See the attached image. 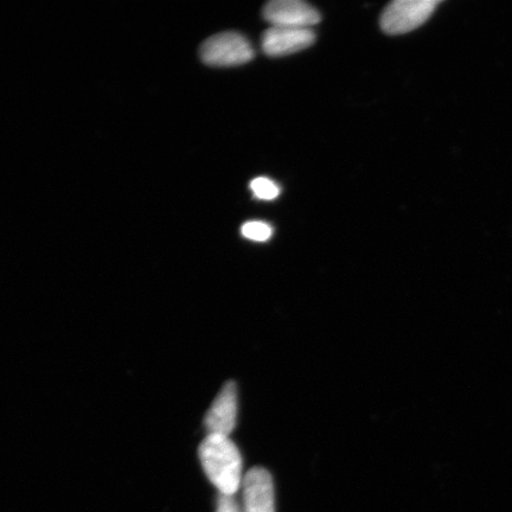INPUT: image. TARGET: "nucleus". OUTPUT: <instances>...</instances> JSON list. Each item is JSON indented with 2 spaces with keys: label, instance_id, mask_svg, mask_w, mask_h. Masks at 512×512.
<instances>
[{
  "label": "nucleus",
  "instance_id": "1",
  "mask_svg": "<svg viewBox=\"0 0 512 512\" xmlns=\"http://www.w3.org/2000/svg\"><path fill=\"white\" fill-rule=\"evenodd\" d=\"M198 457L210 483L220 495L235 496L241 489L242 457L229 437L209 434L198 448Z\"/></svg>",
  "mask_w": 512,
  "mask_h": 512
},
{
  "label": "nucleus",
  "instance_id": "2",
  "mask_svg": "<svg viewBox=\"0 0 512 512\" xmlns=\"http://www.w3.org/2000/svg\"><path fill=\"white\" fill-rule=\"evenodd\" d=\"M200 55L208 66L236 67L252 61L254 50L247 38L238 32H222L202 44Z\"/></svg>",
  "mask_w": 512,
  "mask_h": 512
},
{
  "label": "nucleus",
  "instance_id": "3",
  "mask_svg": "<svg viewBox=\"0 0 512 512\" xmlns=\"http://www.w3.org/2000/svg\"><path fill=\"white\" fill-rule=\"evenodd\" d=\"M435 0H396L384 9L381 28L388 35H402L418 29L437 9Z\"/></svg>",
  "mask_w": 512,
  "mask_h": 512
},
{
  "label": "nucleus",
  "instance_id": "4",
  "mask_svg": "<svg viewBox=\"0 0 512 512\" xmlns=\"http://www.w3.org/2000/svg\"><path fill=\"white\" fill-rule=\"evenodd\" d=\"M262 15L272 27L279 28L310 29L322 19L313 6L299 0H273Z\"/></svg>",
  "mask_w": 512,
  "mask_h": 512
},
{
  "label": "nucleus",
  "instance_id": "5",
  "mask_svg": "<svg viewBox=\"0 0 512 512\" xmlns=\"http://www.w3.org/2000/svg\"><path fill=\"white\" fill-rule=\"evenodd\" d=\"M242 512H275L274 484L264 467H253L242 480Z\"/></svg>",
  "mask_w": 512,
  "mask_h": 512
},
{
  "label": "nucleus",
  "instance_id": "6",
  "mask_svg": "<svg viewBox=\"0 0 512 512\" xmlns=\"http://www.w3.org/2000/svg\"><path fill=\"white\" fill-rule=\"evenodd\" d=\"M238 387L235 382L229 381L221 389L219 395L204 416V427L207 435H224L229 437L234 431L238 420Z\"/></svg>",
  "mask_w": 512,
  "mask_h": 512
},
{
  "label": "nucleus",
  "instance_id": "7",
  "mask_svg": "<svg viewBox=\"0 0 512 512\" xmlns=\"http://www.w3.org/2000/svg\"><path fill=\"white\" fill-rule=\"evenodd\" d=\"M315 40L311 29L272 27L262 35L261 46L266 55L280 57L309 48Z\"/></svg>",
  "mask_w": 512,
  "mask_h": 512
},
{
  "label": "nucleus",
  "instance_id": "8",
  "mask_svg": "<svg viewBox=\"0 0 512 512\" xmlns=\"http://www.w3.org/2000/svg\"><path fill=\"white\" fill-rule=\"evenodd\" d=\"M251 190L255 198L262 201L275 200L280 194V188L277 183L272 179L266 177H259L253 179L251 183Z\"/></svg>",
  "mask_w": 512,
  "mask_h": 512
},
{
  "label": "nucleus",
  "instance_id": "9",
  "mask_svg": "<svg viewBox=\"0 0 512 512\" xmlns=\"http://www.w3.org/2000/svg\"><path fill=\"white\" fill-rule=\"evenodd\" d=\"M241 233L248 240L266 242L272 238L273 228L266 222L251 221L243 224Z\"/></svg>",
  "mask_w": 512,
  "mask_h": 512
},
{
  "label": "nucleus",
  "instance_id": "10",
  "mask_svg": "<svg viewBox=\"0 0 512 512\" xmlns=\"http://www.w3.org/2000/svg\"><path fill=\"white\" fill-rule=\"evenodd\" d=\"M216 512H242V508L235 496L220 495L217 498Z\"/></svg>",
  "mask_w": 512,
  "mask_h": 512
}]
</instances>
